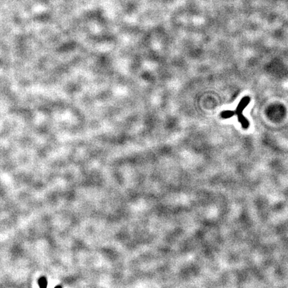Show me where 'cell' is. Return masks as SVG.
<instances>
[{"label":"cell","mask_w":288,"mask_h":288,"mask_svg":"<svg viewBox=\"0 0 288 288\" xmlns=\"http://www.w3.org/2000/svg\"><path fill=\"white\" fill-rule=\"evenodd\" d=\"M233 116H234V112H233V111H223V112H222L221 113V118L224 119L230 118Z\"/></svg>","instance_id":"7a4b0ae2"},{"label":"cell","mask_w":288,"mask_h":288,"mask_svg":"<svg viewBox=\"0 0 288 288\" xmlns=\"http://www.w3.org/2000/svg\"><path fill=\"white\" fill-rule=\"evenodd\" d=\"M249 102L250 97L249 96H245L240 101L236 111H234V116L236 115L237 116V119H238L239 122L241 123L242 128L245 129H247L249 128V123L248 120L243 116V111L244 110V109L249 103Z\"/></svg>","instance_id":"6da1fadb"}]
</instances>
